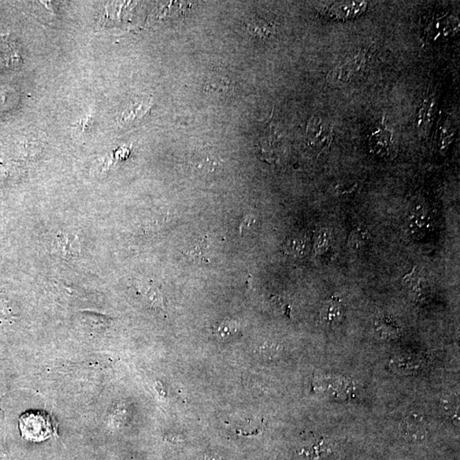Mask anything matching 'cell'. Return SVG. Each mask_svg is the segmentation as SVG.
<instances>
[{"label":"cell","mask_w":460,"mask_h":460,"mask_svg":"<svg viewBox=\"0 0 460 460\" xmlns=\"http://www.w3.org/2000/svg\"><path fill=\"white\" fill-rule=\"evenodd\" d=\"M441 408L445 416L450 419L455 425L459 423V400L452 395H446L441 400Z\"/></svg>","instance_id":"13"},{"label":"cell","mask_w":460,"mask_h":460,"mask_svg":"<svg viewBox=\"0 0 460 460\" xmlns=\"http://www.w3.org/2000/svg\"><path fill=\"white\" fill-rule=\"evenodd\" d=\"M24 63L17 40L11 35L0 36V69H17Z\"/></svg>","instance_id":"3"},{"label":"cell","mask_w":460,"mask_h":460,"mask_svg":"<svg viewBox=\"0 0 460 460\" xmlns=\"http://www.w3.org/2000/svg\"><path fill=\"white\" fill-rule=\"evenodd\" d=\"M332 130L326 122L320 118H313L308 129V143L315 154L328 150L332 143Z\"/></svg>","instance_id":"2"},{"label":"cell","mask_w":460,"mask_h":460,"mask_svg":"<svg viewBox=\"0 0 460 460\" xmlns=\"http://www.w3.org/2000/svg\"><path fill=\"white\" fill-rule=\"evenodd\" d=\"M22 439L40 443L57 435L58 422L44 410H28L18 418Z\"/></svg>","instance_id":"1"},{"label":"cell","mask_w":460,"mask_h":460,"mask_svg":"<svg viewBox=\"0 0 460 460\" xmlns=\"http://www.w3.org/2000/svg\"><path fill=\"white\" fill-rule=\"evenodd\" d=\"M135 287L150 302L162 307V293L154 283L150 281H136Z\"/></svg>","instance_id":"10"},{"label":"cell","mask_w":460,"mask_h":460,"mask_svg":"<svg viewBox=\"0 0 460 460\" xmlns=\"http://www.w3.org/2000/svg\"><path fill=\"white\" fill-rule=\"evenodd\" d=\"M240 330V326L236 321L227 320L221 322L215 328V333L222 339H229L238 335Z\"/></svg>","instance_id":"16"},{"label":"cell","mask_w":460,"mask_h":460,"mask_svg":"<svg viewBox=\"0 0 460 460\" xmlns=\"http://www.w3.org/2000/svg\"><path fill=\"white\" fill-rule=\"evenodd\" d=\"M247 28L250 35L255 38L266 39L272 37L276 29L274 26L268 21L260 17H254L247 22Z\"/></svg>","instance_id":"8"},{"label":"cell","mask_w":460,"mask_h":460,"mask_svg":"<svg viewBox=\"0 0 460 460\" xmlns=\"http://www.w3.org/2000/svg\"><path fill=\"white\" fill-rule=\"evenodd\" d=\"M150 109L151 105L148 100H133L122 109L120 116H118V122L125 127L134 125L147 116Z\"/></svg>","instance_id":"4"},{"label":"cell","mask_w":460,"mask_h":460,"mask_svg":"<svg viewBox=\"0 0 460 460\" xmlns=\"http://www.w3.org/2000/svg\"><path fill=\"white\" fill-rule=\"evenodd\" d=\"M220 161L209 153H200L193 157V164L200 172H213L220 168Z\"/></svg>","instance_id":"12"},{"label":"cell","mask_w":460,"mask_h":460,"mask_svg":"<svg viewBox=\"0 0 460 460\" xmlns=\"http://www.w3.org/2000/svg\"><path fill=\"white\" fill-rule=\"evenodd\" d=\"M307 240L306 237L301 235H294L289 237L284 245L285 254L292 256L293 258H301L306 254Z\"/></svg>","instance_id":"11"},{"label":"cell","mask_w":460,"mask_h":460,"mask_svg":"<svg viewBox=\"0 0 460 460\" xmlns=\"http://www.w3.org/2000/svg\"><path fill=\"white\" fill-rule=\"evenodd\" d=\"M331 450L332 444L328 440L319 439L308 441V443L302 447L299 454L314 459L320 458L322 455L328 454Z\"/></svg>","instance_id":"9"},{"label":"cell","mask_w":460,"mask_h":460,"mask_svg":"<svg viewBox=\"0 0 460 460\" xmlns=\"http://www.w3.org/2000/svg\"><path fill=\"white\" fill-rule=\"evenodd\" d=\"M436 103L433 100H427L423 105L418 115V126L422 132H427L435 115Z\"/></svg>","instance_id":"14"},{"label":"cell","mask_w":460,"mask_h":460,"mask_svg":"<svg viewBox=\"0 0 460 460\" xmlns=\"http://www.w3.org/2000/svg\"><path fill=\"white\" fill-rule=\"evenodd\" d=\"M230 85H230L229 82H226L224 78L216 77L213 78V79H211V80L206 83V89L209 88L210 91H215L214 94H217L220 90L221 91H225L227 89L229 90Z\"/></svg>","instance_id":"18"},{"label":"cell","mask_w":460,"mask_h":460,"mask_svg":"<svg viewBox=\"0 0 460 460\" xmlns=\"http://www.w3.org/2000/svg\"><path fill=\"white\" fill-rule=\"evenodd\" d=\"M376 328L381 335L384 336H394L398 333V326L394 321L388 317H383L377 321Z\"/></svg>","instance_id":"17"},{"label":"cell","mask_w":460,"mask_h":460,"mask_svg":"<svg viewBox=\"0 0 460 460\" xmlns=\"http://www.w3.org/2000/svg\"><path fill=\"white\" fill-rule=\"evenodd\" d=\"M400 430L408 441H421L426 436L425 422L418 414L410 415L404 419L400 424Z\"/></svg>","instance_id":"7"},{"label":"cell","mask_w":460,"mask_h":460,"mask_svg":"<svg viewBox=\"0 0 460 460\" xmlns=\"http://www.w3.org/2000/svg\"><path fill=\"white\" fill-rule=\"evenodd\" d=\"M344 315V307L339 298L333 297L326 302L320 313V321L326 326H335L342 321Z\"/></svg>","instance_id":"6"},{"label":"cell","mask_w":460,"mask_h":460,"mask_svg":"<svg viewBox=\"0 0 460 460\" xmlns=\"http://www.w3.org/2000/svg\"><path fill=\"white\" fill-rule=\"evenodd\" d=\"M402 287L407 296L414 301H421L427 294V281L425 276L419 272L418 267H414L409 274L404 276Z\"/></svg>","instance_id":"5"},{"label":"cell","mask_w":460,"mask_h":460,"mask_svg":"<svg viewBox=\"0 0 460 460\" xmlns=\"http://www.w3.org/2000/svg\"><path fill=\"white\" fill-rule=\"evenodd\" d=\"M207 249H209V246H207L206 238H204L202 240L195 241L191 247H188L185 254L188 258L195 259V260L209 263V259L207 258L206 256L207 251H209Z\"/></svg>","instance_id":"15"}]
</instances>
